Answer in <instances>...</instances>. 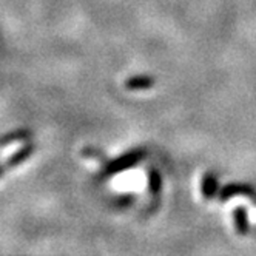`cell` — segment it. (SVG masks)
<instances>
[{
    "label": "cell",
    "mask_w": 256,
    "mask_h": 256,
    "mask_svg": "<svg viewBox=\"0 0 256 256\" xmlns=\"http://www.w3.org/2000/svg\"><path fill=\"white\" fill-rule=\"evenodd\" d=\"M144 158H145V150H142V148L130 150V152L120 154L119 158L110 160L106 166H105L104 173L106 176H114L118 173H122V172H125L128 168L134 167L136 164H139Z\"/></svg>",
    "instance_id": "cell-1"
},
{
    "label": "cell",
    "mask_w": 256,
    "mask_h": 256,
    "mask_svg": "<svg viewBox=\"0 0 256 256\" xmlns=\"http://www.w3.org/2000/svg\"><path fill=\"white\" fill-rule=\"evenodd\" d=\"M236 196H246V198H250L253 202H256L254 190L246 184H227V186H224L222 190L218 194V199H219V202H226V200H228L230 198H236Z\"/></svg>",
    "instance_id": "cell-2"
},
{
    "label": "cell",
    "mask_w": 256,
    "mask_h": 256,
    "mask_svg": "<svg viewBox=\"0 0 256 256\" xmlns=\"http://www.w3.org/2000/svg\"><path fill=\"white\" fill-rule=\"evenodd\" d=\"M32 152H34V145H32V144H26V145H24V147H22L20 150H17L16 153H12V154L6 159V162L4 164V173H5L6 170L12 168V167L20 166L22 162H25V160L32 154Z\"/></svg>",
    "instance_id": "cell-3"
},
{
    "label": "cell",
    "mask_w": 256,
    "mask_h": 256,
    "mask_svg": "<svg viewBox=\"0 0 256 256\" xmlns=\"http://www.w3.org/2000/svg\"><path fill=\"white\" fill-rule=\"evenodd\" d=\"M200 193H202L206 200H212L216 193H218V179L214 176V173L207 172L202 176V180H200Z\"/></svg>",
    "instance_id": "cell-4"
},
{
    "label": "cell",
    "mask_w": 256,
    "mask_h": 256,
    "mask_svg": "<svg viewBox=\"0 0 256 256\" xmlns=\"http://www.w3.org/2000/svg\"><path fill=\"white\" fill-rule=\"evenodd\" d=\"M154 78L152 76H133L125 82V88L130 91L136 90H148L154 86Z\"/></svg>",
    "instance_id": "cell-5"
},
{
    "label": "cell",
    "mask_w": 256,
    "mask_h": 256,
    "mask_svg": "<svg viewBox=\"0 0 256 256\" xmlns=\"http://www.w3.org/2000/svg\"><path fill=\"white\" fill-rule=\"evenodd\" d=\"M233 219H234V226H236L238 233H240V234H247V232L250 228L247 210L244 207H236L233 210Z\"/></svg>",
    "instance_id": "cell-6"
},
{
    "label": "cell",
    "mask_w": 256,
    "mask_h": 256,
    "mask_svg": "<svg viewBox=\"0 0 256 256\" xmlns=\"http://www.w3.org/2000/svg\"><path fill=\"white\" fill-rule=\"evenodd\" d=\"M31 136V132L30 130H25V128H20V130H14V132H10L4 136L2 139V145L6 147L11 142H16V140H25Z\"/></svg>",
    "instance_id": "cell-7"
},
{
    "label": "cell",
    "mask_w": 256,
    "mask_h": 256,
    "mask_svg": "<svg viewBox=\"0 0 256 256\" xmlns=\"http://www.w3.org/2000/svg\"><path fill=\"white\" fill-rule=\"evenodd\" d=\"M148 188H150L152 194H158L162 188V176L154 168H152L148 172Z\"/></svg>",
    "instance_id": "cell-8"
}]
</instances>
